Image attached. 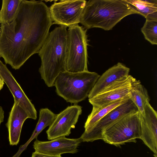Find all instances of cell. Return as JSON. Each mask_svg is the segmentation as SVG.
I'll list each match as a JSON object with an SVG mask.
<instances>
[{
    "instance_id": "3",
    "label": "cell",
    "mask_w": 157,
    "mask_h": 157,
    "mask_svg": "<svg viewBox=\"0 0 157 157\" xmlns=\"http://www.w3.org/2000/svg\"><path fill=\"white\" fill-rule=\"evenodd\" d=\"M133 14L137 13L125 0H90L86 2L80 23L86 29L96 28L108 31Z\"/></svg>"
},
{
    "instance_id": "10",
    "label": "cell",
    "mask_w": 157,
    "mask_h": 157,
    "mask_svg": "<svg viewBox=\"0 0 157 157\" xmlns=\"http://www.w3.org/2000/svg\"><path fill=\"white\" fill-rule=\"evenodd\" d=\"M82 112V107L77 105L68 106L58 114L46 132L49 140L68 136L71 128H74L79 116Z\"/></svg>"
},
{
    "instance_id": "14",
    "label": "cell",
    "mask_w": 157,
    "mask_h": 157,
    "mask_svg": "<svg viewBox=\"0 0 157 157\" xmlns=\"http://www.w3.org/2000/svg\"><path fill=\"white\" fill-rule=\"evenodd\" d=\"M28 118L29 117L25 111L17 102L14 101L6 124L10 145H16L18 144L23 125Z\"/></svg>"
},
{
    "instance_id": "13",
    "label": "cell",
    "mask_w": 157,
    "mask_h": 157,
    "mask_svg": "<svg viewBox=\"0 0 157 157\" xmlns=\"http://www.w3.org/2000/svg\"><path fill=\"white\" fill-rule=\"evenodd\" d=\"M141 125L140 138L154 154H157V113L150 104H146L144 114L140 113Z\"/></svg>"
},
{
    "instance_id": "18",
    "label": "cell",
    "mask_w": 157,
    "mask_h": 157,
    "mask_svg": "<svg viewBox=\"0 0 157 157\" xmlns=\"http://www.w3.org/2000/svg\"><path fill=\"white\" fill-rule=\"evenodd\" d=\"M136 12L146 19L157 20V4L147 0H125Z\"/></svg>"
},
{
    "instance_id": "24",
    "label": "cell",
    "mask_w": 157,
    "mask_h": 157,
    "mask_svg": "<svg viewBox=\"0 0 157 157\" xmlns=\"http://www.w3.org/2000/svg\"><path fill=\"white\" fill-rule=\"evenodd\" d=\"M4 84V82L3 79L0 76V91L3 88Z\"/></svg>"
},
{
    "instance_id": "23",
    "label": "cell",
    "mask_w": 157,
    "mask_h": 157,
    "mask_svg": "<svg viewBox=\"0 0 157 157\" xmlns=\"http://www.w3.org/2000/svg\"><path fill=\"white\" fill-rule=\"evenodd\" d=\"M4 112L2 108L0 106V126L4 120Z\"/></svg>"
},
{
    "instance_id": "22",
    "label": "cell",
    "mask_w": 157,
    "mask_h": 157,
    "mask_svg": "<svg viewBox=\"0 0 157 157\" xmlns=\"http://www.w3.org/2000/svg\"><path fill=\"white\" fill-rule=\"evenodd\" d=\"M31 157H62V156L61 155H49L35 151L32 153Z\"/></svg>"
},
{
    "instance_id": "2",
    "label": "cell",
    "mask_w": 157,
    "mask_h": 157,
    "mask_svg": "<svg viewBox=\"0 0 157 157\" xmlns=\"http://www.w3.org/2000/svg\"><path fill=\"white\" fill-rule=\"evenodd\" d=\"M67 28L60 25L49 33L38 53L41 60L39 71L48 87L54 86L58 75L66 71Z\"/></svg>"
},
{
    "instance_id": "20",
    "label": "cell",
    "mask_w": 157,
    "mask_h": 157,
    "mask_svg": "<svg viewBox=\"0 0 157 157\" xmlns=\"http://www.w3.org/2000/svg\"><path fill=\"white\" fill-rule=\"evenodd\" d=\"M56 114L47 108H41L39 111V119L33 133L26 144L34 139L47 127L50 126L55 120Z\"/></svg>"
},
{
    "instance_id": "15",
    "label": "cell",
    "mask_w": 157,
    "mask_h": 157,
    "mask_svg": "<svg viewBox=\"0 0 157 157\" xmlns=\"http://www.w3.org/2000/svg\"><path fill=\"white\" fill-rule=\"evenodd\" d=\"M130 68L119 62L100 76L89 94L88 99L97 95L104 88L116 80L129 75Z\"/></svg>"
},
{
    "instance_id": "26",
    "label": "cell",
    "mask_w": 157,
    "mask_h": 157,
    "mask_svg": "<svg viewBox=\"0 0 157 157\" xmlns=\"http://www.w3.org/2000/svg\"><path fill=\"white\" fill-rule=\"evenodd\" d=\"M0 33H1V29H0Z\"/></svg>"
},
{
    "instance_id": "11",
    "label": "cell",
    "mask_w": 157,
    "mask_h": 157,
    "mask_svg": "<svg viewBox=\"0 0 157 157\" xmlns=\"http://www.w3.org/2000/svg\"><path fill=\"white\" fill-rule=\"evenodd\" d=\"M0 76L13 95L14 101L17 102L25 111L29 118H37V112L30 100L26 95L20 85L7 67L0 60Z\"/></svg>"
},
{
    "instance_id": "1",
    "label": "cell",
    "mask_w": 157,
    "mask_h": 157,
    "mask_svg": "<svg viewBox=\"0 0 157 157\" xmlns=\"http://www.w3.org/2000/svg\"><path fill=\"white\" fill-rule=\"evenodd\" d=\"M52 24L49 7L44 3L22 0L15 19L1 25L0 58L13 69H19L38 53Z\"/></svg>"
},
{
    "instance_id": "25",
    "label": "cell",
    "mask_w": 157,
    "mask_h": 157,
    "mask_svg": "<svg viewBox=\"0 0 157 157\" xmlns=\"http://www.w3.org/2000/svg\"><path fill=\"white\" fill-rule=\"evenodd\" d=\"M157 154H154V157H157Z\"/></svg>"
},
{
    "instance_id": "9",
    "label": "cell",
    "mask_w": 157,
    "mask_h": 157,
    "mask_svg": "<svg viewBox=\"0 0 157 157\" xmlns=\"http://www.w3.org/2000/svg\"><path fill=\"white\" fill-rule=\"evenodd\" d=\"M131 75L122 77L114 82L93 98L88 99L93 107L102 108L117 100L129 98L132 82Z\"/></svg>"
},
{
    "instance_id": "16",
    "label": "cell",
    "mask_w": 157,
    "mask_h": 157,
    "mask_svg": "<svg viewBox=\"0 0 157 157\" xmlns=\"http://www.w3.org/2000/svg\"><path fill=\"white\" fill-rule=\"evenodd\" d=\"M129 97L137 107L140 114L144 116L145 105L149 103L150 98L147 89L139 80L135 78L132 82Z\"/></svg>"
},
{
    "instance_id": "8",
    "label": "cell",
    "mask_w": 157,
    "mask_h": 157,
    "mask_svg": "<svg viewBox=\"0 0 157 157\" xmlns=\"http://www.w3.org/2000/svg\"><path fill=\"white\" fill-rule=\"evenodd\" d=\"M137 111L136 105L129 98L108 113L90 131L84 132L80 137L81 141L93 142L102 140L103 135L108 129L125 115Z\"/></svg>"
},
{
    "instance_id": "17",
    "label": "cell",
    "mask_w": 157,
    "mask_h": 157,
    "mask_svg": "<svg viewBox=\"0 0 157 157\" xmlns=\"http://www.w3.org/2000/svg\"><path fill=\"white\" fill-rule=\"evenodd\" d=\"M129 98L122 99L109 104L102 108L93 107L91 112L88 116L85 124L84 132L90 131L101 118L117 106L124 103Z\"/></svg>"
},
{
    "instance_id": "5",
    "label": "cell",
    "mask_w": 157,
    "mask_h": 157,
    "mask_svg": "<svg viewBox=\"0 0 157 157\" xmlns=\"http://www.w3.org/2000/svg\"><path fill=\"white\" fill-rule=\"evenodd\" d=\"M88 42L86 30L78 24L68 27L66 71L78 72L88 71Z\"/></svg>"
},
{
    "instance_id": "27",
    "label": "cell",
    "mask_w": 157,
    "mask_h": 157,
    "mask_svg": "<svg viewBox=\"0 0 157 157\" xmlns=\"http://www.w3.org/2000/svg\"></svg>"
},
{
    "instance_id": "4",
    "label": "cell",
    "mask_w": 157,
    "mask_h": 157,
    "mask_svg": "<svg viewBox=\"0 0 157 157\" xmlns=\"http://www.w3.org/2000/svg\"><path fill=\"white\" fill-rule=\"evenodd\" d=\"M100 76L97 73L88 71H65L57 76L54 86L58 95L67 102L76 104L88 97Z\"/></svg>"
},
{
    "instance_id": "6",
    "label": "cell",
    "mask_w": 157,
    "mask_h": 157,
    "mask_svg": "<svg viewBox=\"0 0 157 157\" xmlns=\"http://www.w3.org/2000/svg\"><path fill=\"white\" fill-rule=\"evenodd\" d=\"M141 125L138 111L125 115L104 133L102 140L105 143L120 146L128 142L136 143L140 139Z\"/></svg>"
},
{
    "instance_id": "21",
    "label": "cell",
    "mask_w": 157,
    "mask_h": 157,
    "mask_svg": "<svg viewBox=\"0 0 157 157\" xmlns=\"http://www.w3.org/2000/svg\"><path fill=\"white\" fill-rule=\"evenodd\" d=\"M141 31L146 40L152 44H157V20L146 19Z\"/></svg>"
},
{
    "instance_id": "19",
    "label": "cell",
    "mask_w": 157,
    "mask_h": 157,
    "mask_svg": "<svg viewBox=\"0 0 157 157\" xmlns=\"http://www.w3.org/2000/svg\"><path fill=\"white\" fill-rule=\"evenodd\" d=\"M22 0H2L0 10V23L9 24L17 16Z\"/></svg>"
},
{
    "instance_id": "7",
    "label": "cell",
    "mask_w": 157,
    "mask_h": 157,
    "mask_svg": "<svg viewBox=\"0 0 157 157\" xmlns=\"http://www.w3.org/2000/svg\"><path fill=\"white\" fill-rule=\"evenodd\" d=\"M86 1L63 0L55 2L49 8L52 24L68 27L80 22Z\"/></svg>"
},
{
    "instance_id": "12",
    "label": "cell",
    "mask_w": 157,
    "mask_h": 157,
    "mask_svg": "<svg viewBox=\"0 0 157 157\" xmlns=\"http://www.w3.org/2000/svg\"><path fill=\"white\" fill-rule=\"evenodd\" d=\"M80 138H67L62 137L48 141H40L37 139L34 142L35 151L52 155H61L65 153L75 154L81 142Z\"/></svg>"
}]
</instances>
